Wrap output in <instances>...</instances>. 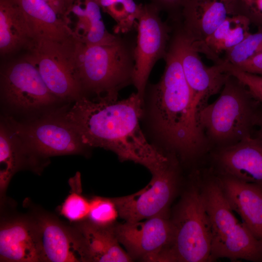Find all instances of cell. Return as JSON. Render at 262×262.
<instances>
[{
	"instance_id": "obj_32",
	"label": "cell",
	"mask_w": 262,
	"mask_h": 262,
	"mask_svg": "<svg viewBox=\"0 0 262 262\" xmlns=\"http://www.w3.org/2000/svg\"><path fill=\"white\" fill-rule=\"evenodd\" d=\"M231 65L241 71L262 76V52L237 65Z\"/></svg>"
},
{
	"instance_id": "obj_22",
	"label": "cell",
	"mask_w": 262,
	"mask_h": 262,
	"mask_svg": "<svg viewBox=\"0 0 262 262\" xmlns=\"http://www.w3.org/2000/svg\"><path fill=\"white\" fill-rule=\"evenodd\" d=\"M250 24L244 16H229L204 42L192 45L214 64L222 63L220 54L233 48L250 34Z\"/></svg>"
},
{
	"instance_id": "obj_8",
	"label": "cell",
	"mask_w": 262,
	"mask_h": 262,
	"mask_svg": "<svg viewBox=\"0 0 262 262\" xmlns=\"http://www.w3.org/2000/svg\"><path fill=\"white\" fill-rule=\"evenodd\" d=\"M179 159L174 155L159 169L151 173L149 183L136 193L112 198L119 216L126 222H135L160 215H168L179 190L180 175Z\"/></svg>"
},
{
	"instance_id": "obj_12",
	"label": "cell",
	"mask_w": 262,
	"mask_h": 262,
	"mask_svg": "<svg viewBox=\"0 0 262 262\" xmlns=\"http://www.w3.org/2000/svg\"><path fill=\"white\" fill-rule=\"evenodd\" d=\"M114 228L119 243L132 260L160 262L173 240V227L168 215L115 224Z\"/></svg>"
},
{
	"instance_id": "obj_30",
	"label": "cell",
	"mask_w": 262,
	"mask_h": 262,
	"mask_svg": "<svg viewBox=\"0 0 262 262\" xmlns=\"http://www.w3.org/2000/svg\"><path fill=\"white\" fill-rule=\"evenodd\" d=\"M225 66L227 70L241 81L252 95L262 104V76L241 71L227 62Z\"/></svg>"
},
{
	"instance_id": "obj_17",
	"label": "cell",
	"mask_w": 262,
	"mask_h": 262,
	"mask_svg": "<svg viewBox=\"0 0 262 262\" xmlns=\"http://www.w3.org/2000/svg\"><path fill=\"white\" fill-rule=\"evenodd\" d=\"M0 260L9 262H43L38 230L33 218L19 217L1 223Z\"/></svg>"
},
{
	"instance_id": "obj_27",
	"label": "cell",
	"mask_w": 262,
	"mask_h": 262,
	"mask_svg": "<svg viewBox=\"0 0 262 262\" xmlns=\"http://www.w3.org/2000/svg\"><path fill=\"white\" fill-rule=\"evenodd\" d=\"M88 221L97 226L110 227L115 224L119 216L112 198L95 196L90 201Z\"/></svg>"
},
{
	"instance_id": "obj_20",
	"label": "cell",
	"mask_w": 262,
	"mask_h": 262,
	"mask_svg": "<svg viewBox=\"0 0 262 262\" xmlns=\"http://www.w3.org/2000/svg\"><path fill=\"white\" fill-rule=\"evenodd\" d=\"M114 226L101 227L88 220L82 221L77 226L84 262L132 261V258L120 246Z\"/></svg>"
},
{
	"instance_id": "obj_2",
	"label": "cell",
	"mask_w": 262,
	"mask_h": 262,
	"mask_svg": "<svg viewBox=\"0 0 262 262\" xmlns=\"http://www.w3.org/2000/svg\"><path fill=\"white\" fill-rule=\"evenodd\" d=\"M164 60L165 67L160 81L148 87L150 124L164 151L182 162H192L211 147L197 124L192 93L173 34Z\"/></svg>"
},
{
	"instance_id": "obj_9",
	"label": "cell",
	"mask_w": 262,
	"mask_h": 262,
	"mask_svg": "<svg viewBox=\"0 0 262 262\" xmlns=\"http://www.w3.org/2000/svg\"><path fill=\"white\" fill-rule=\"evenodd\" d=\"M160 12L151 3L141 4L136 26L137 34L133 84L144 102L149 76L156 63L164 59L173 29L162 19Z\"/></svg>"
},
{
	"instance_id": "obj_6",
	"label": "cell",
	"mask_w": 262,
	"mask_h": 262,
	"mask_svg": "<svg viewBox=\"0 0 262 262\" xmlns=\"http://www.w3.org/2000/svg\"><path fill=\"white\" fill-rule=\"evenodd\" d=\"M170 219L173 240L161 262H211L212 230L199 172L193 174L191 182L183 192Z\"/></svg>"
},
{
	"instance_id": "obj_4",
	"label": "cell",
	"mask_w": 262,
	"mask_h": 262,
	"mask_svg": "<svg viewBox=\"0 0 262 262\" xmlns=\"http://www.w3.org/2000/svg\"><path fill=\"white\" fill-rule=\"evenodd\" d=\"M199 177L212 230L211 262L227 258L262 262V241L236 217L214 172L199 173Z\"/></svg>"
},
{
	"instance_id": "obj_23",
	"label": "cell",
	"mask_w": 262,
	"mask_h": 262,
	"mask_svg": "<svg viewBox=\"0 0 262 262\" xmlns=\"http://www.w3.org/2000/svg\"><path fill=\"white\" fill-rule=\"evenodd\" d=\"M33 39L28 24L14 0H0V54L27 49Z\"/></svg>"
},
{
	"instance_id": "obj_34",
	"label": "cell",
	"mask_w": 262,
	"mask_h": 262,
	"mask_svg": "<svg viewBox=\"0 0 262 262\" xmlns=\"http://www.w3.org/2000/svg\"><path fill=\"white\" fill-rule=\"evenodd\" d=\"M257 128L256 131H255L254 135L262 138V117Z\"/></svg>"
},
{
	"instance_id": "obj_25",
	"label": "cell",
	"mask_w": 262,
	"mask_h": 262,
	"mask_svg": "<svg viewBox=\"0 0 262 262\" xmlns=\"http://www.w3.org/2000/svg\"><path fill=\"white\" fill-rule=\"evenodd\" d=\"M84 2L89 29L82 42L86 45H93L112 41L116 34H112L106 29L99 5L94 0H84Z\"/></svg>"
},
{
	"instance_id": "obj_33",
	"label": "cell",
	"mask_w": 262,
	"mask_h": 262,
	"mask_svg": "<svg viewBox=\"0 0 262 262\" xmlns=\"http://www.w3.org/2000/svg\"><path fill=\"white\" fill-rule=\"evenodd\" d=\"M49 3L59 15L65 16V9L63 0H43Z\"/></svg>"
},
{
	"instance_id": "obj_14",
	"label": "cell",
	"mask_w": 262,
	"mask_h": 262,
	"mask_svg": "<svg viewBox=\"0 0 262 262\" xmlns=\"http://www.w3.org/2000/svg\"><path fill=\"white\" fill-rule=\"evenodd\" d=\"M212 159L216 173L262 185V138L253 135L215 148Z\"/></svg>"
},
{
	"instance_id": "obj_11",
	"label": "cell",
	"mask_w": 262,
	"mask_h": 262,
	"mask_svg": "<svg viewBox=\"0 0 262 262\" xmlns=\"http://www.w3.org/2000/svg\"><path fill=\"white\" fill-rule=\"evenodd\" d=\"M0 97L10 107L33 111L60 100L48 88L35 66L24 57L0 70Z\"/></svg>"
},
{
	"instance_id": "obj_31",
	"label": "cell",
	"mask_w": 262,
	"mask_h": 262,
	"mask_svg": "<svg viewBox=\"0 0 262 262\" xmlns=\"http://www.w3.org/2000/svg\"><path fill=\"white\" fill-rule=\"evenodd\" d=\"M160 11L166 12L173 22L181 18L182 7L186 0H149Z\"/></svg>"
},
{
	"instance_id": "obj_3",
	"label": "cell",
	"mask_w": 262,
	"mask_h": 262,
	"mask_svg": "<svg viewBox=\"0 0 262 262\" xmlns=\"http://www.w3.org/2000/svg\"><path fill=\"white\" fill-rule=\"evenodd\" d=\"M262 106L247 87L230 74L218 98L201 109L196 119L210 147L219 148L253 135L262 117Z\"/></svg>"
},
{
	"instance_id": "obj_16",
	"label": "cell",
	"mask_w": 262,
	"mask_h": 262,
	"mask_svg": "<svg viewBox=\"0 0 262 262\" xmlns=\"http://www.w3.org/2000/svg\"><path fill=\"white\" fill-rule=\"evenodd\" d=\"M33 218L38 230L43 262H84L76 228H68L47 214H37Z\"/></svg>"
},
{
	"instance_id": "obj_13",
	"label": "cell",
	"mask_w": 262,
	"mask_h": 262,
	"mask_svg": "<svg viewBox=\"0 0 262 262\" xmlns=\"http://www.w3.org/2000/svg\"><path fill=\"white\" fill-rule=\"evenodd\" d=\"M175 25L173 33L177 41L180 61L192 93L196 116L208 104L209 99L221 91L230 74L224 62L206 66L180 25Z\"/></svg>"
},
{
	"instance_id": "obj_7",
	"label": "cell",
	"mask_w": 262,
	"mask_h": 262,
	"mask_svg": "<svg viewBox=\"0 0 262 262\" xmlns=\"http://www.w3.org/2000/svg\"><path fill=\"white\" fill-rule=\"evenodd\" d=\"M82 40L76 35L64 41L33 39L24 57L33 64L49 90L60 100L83 95L78 74Z\"/></svg>"
},
{
	"instance_id": "obj_28",
	"label": "cell",
	"mask_w": 262,
	"mask_h": 262,
	"mask_svg": "<svg viewBox=\"0 0 262 262\" xmlns=\"http://www.w3.org/2000/svg\"><path fill=\"white\" fill-rule=\"evenodd\" d=\"M90 206V201L80 194L72 193L65 199L61 213L70 221H82L88 218Z\"/></svg>"
},
{
	"instance_id": "obj_18",
	"label": "cell",
	"mask_w": 262,
	"mask_h": 262,
	"mask_svg": "<svg viewBox=\"0 0 262 262\" xmlns=\"http://www.w3.org/2000/svg\"><path fill=\"white\" fill-rule=\"evenodd\" d=\"M214 173L233 211L262 241V185Z\"/></svg>"
},
{
	"instance_id": "obj_15",
	"label": "cell",
	"mask_w": 262,
	"mask_h": 262,
	"mask_svg": "<svg viewBox=\"0 0 262 262\" xmlns=\"http://www.w3.org/2000/svg\"><path fill=\"white\" fill-rule=\"evenodd\" d=\"M234 0H186L179 25L193 45L204 42L229 16Z\"/></svg>"
},
{
	"instance_id": "obj_10",
	"label": "cell",
	"mask_w": 262,
	"mask_h": 262,
	"mask_svg": "<svg viewBox=\"0 0 262 262\" xmlns=\"http://www.w3.org/2000/svg\"><path fill=\"white\" fill-rule=\"evenodd\" d=\"M22 135L37 158L83 154L89 148L65 113H50L26 123L18 122Z\"/></svg>"
},
{
	"instance_id": "obj_5",
	"label": "cell",
	"mask_w": 262,
	"mask_h": 262,
	"mask_svg": "<svg viewBox=\"0 0 262 262\" xmlns=\"http://www.w3.org/2000/svg\"><path fill=\"white\" fill-rule=\"evenodd\" d=\"M136 41L116 34L112 41L81 48L78 74L83 93L117 99L119 92L133 84Z\"/></svg>"
},
{
	"instance_id": "obj_21",
	"label": "cell",
	"mask_w": 262,
	"mask_h": 262,
	"mask_svg": "<svg viewBox=\"0 0 262 262\" xmlns=\"http://www.w3.org/2000/svg\"><path fill=\"white\" fill-rule=\"evenodd\" d=\"M23 13L33 39L64 41L75 35L68 20L43 0H14Z\"/></svg>"
},
{
	"instance_id": "obj_26",
	"label": "cell",
	"mask_w": 262,
	"mask_h": 262,
	"mask_svg": "<svg viewBox=\"0 0 262 262\" xmlns=\"http://www.w3.org/2000/svg\"><path fill=\"white\" fill-rule=\"evenodd\" d=\"M262 52V28L250 33L241 43L225 52L223 59L233 66L237 65Z\"/></svg>"
},
{
	"instance_id": "obj_1",
	"label": "cell",
	"mask_w": 262,
	"mask_h": 262,
	"mask_svg": "<svg viewBox=\"0 0 262 262\" xmlns=\"http://www.w3.org/2000/svg\"><path fill=\"white\" fill-rule=\"evenodd\" d=\"M75 101L65 115L89 147L113 151L120 161L140 164L150 172L169 159L171 154L149 143L141 130L144 102L137 92L121 100L83 95Z\"/></svg>"
},
{
	"instance_id": "obj_29",
	"label": "cell",
	"mask_w": 262,
	"mask_h": 262,
	"mask_svg": "<svg viewBox=\"0 0 262 262\" xmlns=\"http://www.w3.org/2000/svg\"><path fill=\"white\" fill-rule=\"evenodd\" d=\"M235 15L245 16L258 28H262V0H234Z\"/></svg>"
},
{
	"instance_id": "obj_24",
	"label": "cell",
	"mask_w": 262,
	"mask_h": 262,
	"mask_svg": "<svg viewBox=\"0 0 262 262\" xmlns=\"http://www.w3.org/2000/svg\"><path fill=\"white\" fill-rule=\"evenodd\" d=\"M94 0L115 21V33H126L136 26L141 4L134 0Z\"/></svg>"
},
{
	"instance_id": "obj_19",
	"label": "cell",
	"mask_w": 262,
	"mask_h": 262,
	"mask_svg": "<svg viewBox=\"0 0 262 262\" xmlns=\"http://www.w3.org/2000/svg\"><path fill=\"white\" fill-rule=\"evenodd\" d=\"M18 122L9 116L0 126V194L1 202L15 173L27 164L34 165L37 158L25 141ZM29 164V163H28Z\"/></svg>"
}]
</instances>
